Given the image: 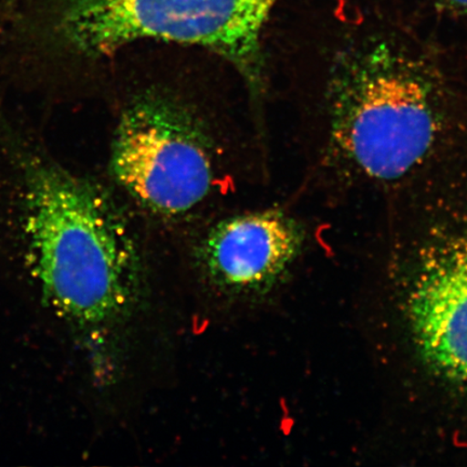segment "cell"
Wrapping results in <instances>:
<instances>
[{
    "mask_svg": "<svg viewBox=\"0 0 467 467\" xmlns=\"http://www.w3.org/2000/svg\"><path fill=\"white\" fill-rule=\"evenodd\" d=\"M442 2L451 5L453 8L466 11L467 13V0H442Z\"/></svg>",
    "mask_w": 467,
    "mask_h": 467,
    "instance_id": "obj_7",
    "label": "cell"
},
{
    "mask_svg": "<svg viewBox=\"0 0 467 467\" xmlns=\"http://www.w3.org/2000/svg\"><path fill=\"white\" fill-rule=\"evenodd\" d=\"M26 200L35 266L52 307L87 326L122 317L137 295L139 259L113 203L44 163L28 169Z\"/></svg>",
    "mask_w": 467,
    "mask_h": 467,
    "instance_id": "obj_1",
    "label": "cell"
},
{
    "mask_svg": "<svg viewBox=\"0 0 467 467\" xmlns=\"http://www.w3.org/2000/svg\"><path fill=\"white\" fill-rule=\"evenodd\" d=\"M113 172L144 206L167 215L197 206L212 190L208 145L182 109L143 99L121 117L115 134Z\"/></svg>",
    "mask_w": 467,
    "mask_h": 467,
    "instance_id": "obj_4",
    "label": "cell"
},
{
    "mask_svg": "<svg viewBox=\"0 0 467 467\" xmlns=\"http://www.w3.org/2000/svg\"><path fill=\"white\" fill-rule=\"evenodd\" d=\"M299 232L275 210L224 221L210 233L201 259L214 284L251 292L266 287L294 259Z\"/></svg>",
    "mask_w": 467,
    "mask_h": 467,
    "instance_id": "obj_6",
    "label": "cell"
},
{
    "mask_svg": "<svg viewBox=\"0 0 467 467\" xmlns=\"http://www.w3.org/2000/svg\"><path fill=\"white\" fill-rule=\"evenodd\" d=\"M410 318L430 363L467 383V235L449 241L426 263L411 294Z\"/></svg>",
    "mask_w": 467,
    "mask_h": 467,
    "instance_id": "obj_5",
    "label": "cell"
},
{
    "mask_svg": "<svg viewBox=\"0 0 467 467\" xmlns=\"http://www.w3.org/2000/svg\"><path fill=\"white\" fill-rule=\"evenodd\" d=\"M279 2L68 0L61 31L76 50L93 57L112 56L143 39L202 47L256 84L263 28Z\"/></svg>",
    "mask_w": 467,
    "mask_h": 467,
    "instance_id": "obj_3",
    "label": "cell"
},
{
    "mask_svg": "<svg viewBox=\"0 0 467 467\" xmlns=\"http://www.w3.org/2000/svg\"><path fill=\"white\" fill-rule=\"evenodd\" d=\"M334 78L329 126L338 155L372 181L414 171L441 128L440 91L424 62L381 46L344 61Z\"/></svg>",
    "mask_w": 467,
    "mask_h": 467,
    "instance_id": "obj_2",
    "label": "cell"
}]
</instances>
